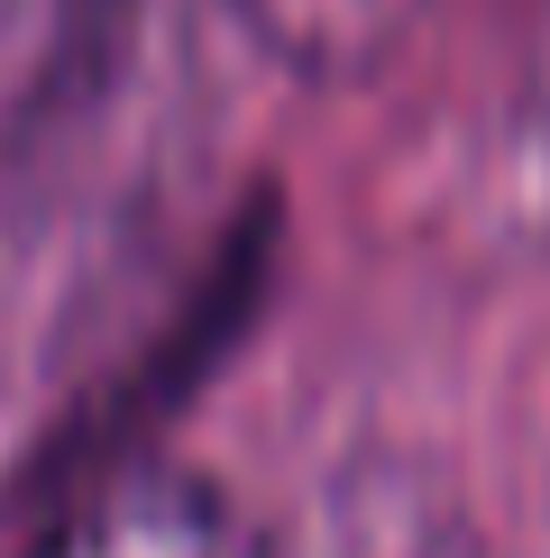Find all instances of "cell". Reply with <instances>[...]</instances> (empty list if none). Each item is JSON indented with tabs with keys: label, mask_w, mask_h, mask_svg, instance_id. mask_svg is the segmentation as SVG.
Returning <instances> with one entry per match:
<instances>
[{
	"label": "cell",
	"mask_w": 550,
	"mask_h": 558,
	"mask_svg": "<svg viewBox=\"0 0 550 558\" xmlns=\"http://www.w3.org/2000/svg\"><path fill=\"white\" fill-rule=\"evenodd\" d=\"M28 558H258L229 522L220 485L183 458H110L92 468L64 513H46Z\"/></svg>",
	"instance_id": "cell-1"
},
{
	"label": "cell",
	"mask_w": 550,
	"mask_h": 558,
	"mask_svg": "<svg viewBox=\"0 0 550 558\" xmlns=\"http://www.w3.org/2000/svg\"><path fill=\"white\" fill-rule=\"evenodd\" d=\"M258 558H468V541H458V522L422 485H404L385 468H358L312 513H294L285 541H266Z\"/></svg>",
	"instance_id": "cell-2"
}]
</instances>
